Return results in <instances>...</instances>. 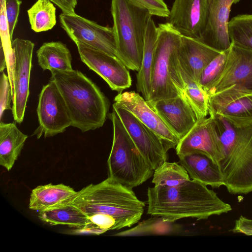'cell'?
<instances>
[{
    "label": "cell",
    "mask_w": 252,
    "mask_h": 252,
    "mask_svg": "<svg viewBox=\"0 0 252 252\" xmlns=\"http://www.w3.org/2000/svg\"><path fill=\"white\" fill-rule=\"evenodd\" d=\"M228 32L231 42L252 49V14L233 17L228 23Z\"/></svg>",
    "instance_id": "31"
},
{
    "label": "cell",
    "mask_w": 252,
    "mask_h": 252,
    "mask_svg": "<svg viewBox=\"0 0 252 252\" xmlns=\"http://www.w3.org/2000/svg\"><path fill=\"white\" fill-rule=\"evenodd\" d=\"M62 184L38 186L31 192L29 207L39 212L65 206L77 193Z\"/></svg>",
    "instance_id": "22"
},
{
    "label": "cell",
    "mask_w": 252,
    "mask_h": 252,
    "mask_svg": "<svg viewBox=\"0 0 252 252\" xmlns=\"http://www.w3.org/2000/svg\"><path fill=\"white\" fill-rule=\"evenodd\" d=\"M208 14V0H174L167 22L182 35L199 40Z\"/></svg>",
    "instance_id": "16"
},
{
    "label": "cell",
    "mask_w": 252,
    "mask_h": 252,
    "mask_svg": "<svg viewBox=\"0 0 252 252\" xmlns=\"http://www.w3.org/2000/svg\"><path fill=\"white\" fill-rule=\"evenodd\" d=\"M28 136L15 124L0 123V164L10 171L18 159Z\"/></svg>",
    "instance_id": "24"
},
{
    "label": "cell",
    "mask_w": 252,
    "mask_h": 252,
    "mask_svg": "<svg viewBox=\"0 0 252 252\" xmlns=\"http://www.w3.org/2000/svg\"><path fill=\"white\" fill-rule=\"evenodd\" d=\"M180 226L161 217L154 216L138 223L135 227L115 234L118 236L172 235L179 233Z\"/></svg>",
    "instance_id": "28"
},
{
    "label": "cell",
    "mask_w": 252,
    "mask_h": 252,
    "mask_svg": "<svg viewBox=\"0 0 252 252\" xmlns=\"http://www.w3.org/2000/svg\"><path fill=\"white\" fill-rule=\"evenodd\" d=\"M60 21L75 43H82L118 58L112 28L100 25L75 13H62Z\"/></svg>",
    "instance_id": "11"
},
{
    "label": "cell",
    "mask_w": 252,
    "mask_h": 252,
    "mask_svg": "<svg viewBox=\"0 0 252 252\" xmlns=\"http://www.w3.org/2000/svg\"><path fill=\"white\" fill-rule=\"evenodd\" d=\"M189 179L188 172L182 165L165 161L156 168L152 182L155 186L172 187Z\"/></svg>",
    "instance_id": "30"
},
{
    "label": "cell",
    "mask_w": 252,
    "mask_h": 252,
    "mask_svg": "<svg viewBox=\"0 0 252 252\" xmlns=\"http://www.w3.org/2000/svg\"><path fill=\"white\" fill-rule=\"evenodd\" d=\"M21 3L22 1L20 0H5L6 18L10 37L12 41L14 30L18 21Z\"/></svg>",
    "instance_id": "35"
},
{
    "label": "cell",
    "mask_w": 252,
    "mask_h": 252,
    "mask_svg": "<svg viewBox=\"0 0 252 252\" xmlns=\"http://www.w3.org/2000/svg\"><path fill=\"white\" fill-rule=\"evenodd\" d=\"M12 101V88L9 77L3 71L0 79V119L1 120L6 110H12L11 102Z\"/></svg>",
    "instance_id": "33"
},
{
    "label": "cell",
    "mask_w": 252,
    "mask_h": 252,
    "mask_svg": "<svg viewBox=\"0 0 252 252\" xmlns=\"http://www.w3.org/2000/svg\"><path fill=\"white\" fill-rule=\"evenodd\" d=\"M111 12L118 58L128 69L138 71L146 29L152 15L129 0H111Z\"/></svg>",
    "instance_id": "5"
},
{
    "label": "cell",
    "mask_w": 252,
    "mask_h": 252,
    "mask_svg": "<svg viewBox=\"0 0 252 252\" xmlns=\"http://www.w3.org/2000/svg\"><path fill=\"white\" fill-rule=\"evenodd\" d=\"M182 35L168 23L159 24L151 74L149 101L179 95L174 84L179 79L177 58Z\"/></svg>",
    "instance_id": "7"
},
{
    "label": "cell",
    "mask_w": 252,
    "mask_h": 252,
    "mask_svg": "<svg viewBox=\"0 0 252 252\" xmlns=\"http://www.w3.org/2000/svg\"><path fill=\"white\" fill-rule=\"evenodd\" d=\"M209 116H221L235 126L252 124V93L228 89L209 97Z\"/></svg>",
    "instance_id": "14"
},
{
    "label": "cell",
    "mask_w": 252,
    "mask_h": 252,
    "mask_svg": "<svg viewBox=\"0 0 252 252\" xmlns=\"http://www.w3.org/2000/svg\"><path fill=\"white\" fill-rule=\"evenodd\" d=\"M109 117L113 139L107 160L108 177L132 189L150 179L155 170L139 152L113 109Z\"/></svg>",
    "instance_id": "6"
},
{
    "label": "cell",
    "mask_w": 252,
    "mask_h": 252,
    "mask_svg": "<svg viewBox=\"0 0 252 252\" xmlns=\"http://www.w3.org/2000/svg\"><path fill=\"white\" fill-rule=\"evenodd\" d=\"M216 123L222 158L218 163L224 186L229 193L252 191V124L238 127L219 115L210 116Z\"/></svg>",
    "instance_id": "4"
},
{
    "label": "cell",
    "mask_w": 252,
    "mask_h": 252,
    "mask_svg": "<svg viewBox=\"0 0 252 252\" xmlns=\"http://www.w3.org/2000/svg\"><path fill=\"white\" fill-rule=\"evenodd\" d=\"M38 65L43 70H72L71 53L61 41L44 43L36 51Z\"/></svg>",
    "instance_id": "26"
},
{
    "label": "cell",
    "mask_w": 252,
    "mask_h": 252,
    "mask_svg": "<svg viewBox=\"0 0 252 252\" xmlns=\"http://www.w3.org/2000/svg\"><path fill=\"white\" fill-rule=\"evenodd\" d=\"M56 10L50 0H37L27 11L31 29L36 32L51 30L56 24Z\"/></svg>",
    "instance_id": "29"
},
{
    "label": "cell",
    "mask_w": 252,
    "mask_h": 252,
    "mask_svg": "<svg viewBox=\"0 0 252 252\" xmlns=\"http://www.w3.org/2000/svg\"><path fill=\"white\" fill-rule=\"evenodd\" d=\"M178 156L179 163L186 169L192 180L213 188L224 186L218 164L207 155L193 151Z\"/></svg>",
    "instance_id": "20"
},
{
    "label": "cell",
    "mask_w": 252,
    "mask_h": 252,
    "mask_svg": "<svg viewBox=\"0 0 252 252\" xmlns=\"http://www.w3.org/2000/svg\"><path fill=\"white\" fill-rule=\"evenodd\" d=\"M72 121L71 126L84 132L104 125L109 110L108 99L99 87L78 70L51 71Z\"/></svg>",
    "instance_id": "3"
},
{
    "label": "cell",
    "mask_w": 252,
    "mask_h": 252,
    "mask_svg": "<svg viewBox=\"0 0 252 252\" xmlns=\"http://www.w3.org/2000/svg\"><path fill=\"white\" fill-rule=\"evenodd\" d=\"M147 198L148 214L173 222L188 218L205 220L232 209L214 190L192 179L175 187H149Z\"/></svg>",
    "instance_id": "2"
},
{
    "label": "cell",
    "mask_w": 252,
    "mask_h": 252,
    "mask_svg": "<svg viewBox=\"0 0 252 252\" xmlns=\"http://www.w3.org/2000/svg\"><path fill=\"white\" fill-rule=\"evenodd\" d=\"M134 4L147 9L150 14L161 17H168L170 10L163 0H129Z\"/></svg>",
    "instance_id": "34"
},
{
    "label": "cell",
    "mask_w": 252,
    "mask_h": 252,
    "mask_svg": "<svg viewBox=\"0 0 252 252\" xmlns=\"http://www.w3.org/2000/svg\"><path fill=\"white\" fill-rule=\"evenodd\" d=\"M146 101L180 139L185 136L198 121L191 106L180 95L157 101Z\"/></svg>",
    "instance_id": "18"
},
{
    "label": "cell",
    "mask_w": 252,
    "mask_h": 252,
    "mask_svg": "<svg viewBox=\"0 0 252 252\" xmlns=\"http://www.w3.org/2000/svg\"><path fill=\"white\" fill-rule=\"evenodd\" d=\"M34 44L29 40L17 38L12 40V112L14 121L21 123L24 118L29 95V85Z\"/></svg>",
    "instance_id": "8"
},
{
    "label": "cell",
    "mask_w": 252,
    "mask_h": 252,
    "mask_svg": "<svg viewBox=\"0 0 252 252\" xmlns=\"http://www.w3.org/2000/svg\"><path fill=\"white\" fill-rule=\"evenodd\" d=\"M177 64L183 86V93L181 96L191 106L198 121L202 120L209 115V96L190 74L180 60L178 55Z\"/></svg>",
    "instance_id": "25"
},
{
    "label": "cell",
    "mask_w": 252,
    "mask_h": 252,
    "mask_svg": "<svg viewBox=\"0 0 252 252\" xmlns=\"http://www.w3.org/2000/svg\"><path fill=\"white\" fill-rule=\"evenodd\" d=\"M241 0H208L207 22L199 40L220 51L228 49L231 41L228 32L232 5Z\"/></svg>",
    "instance_id": "19"
},
{
    "label": "cell",
    "mask_w": 252,
    "mask_h": 252,
    "mask_svg": "<svg viewBox=\"0 0 252 252\" xmlns=\"http://www.w3.org/2000/svg\"><path fill=\"white\" fill-rule=\"evenodd\" d=\"M38 218L51 225H63L81 229L91 224L83 213L70 205L39 212Z\"/></svg>",
    "instance_id": "27"
},
{
    "label": "cell",
    "mask_w": 252,
    "mask_h": 252,
    "mask_svg": "<svg viewBox=\"0 0 252 252\" xmlns=\"http://www.w3.org/2000/svg\"><path fill=\"white\" fill-rule=\"evenodd\" d=\"M114 103L129 111L157 134L167 150L176 147L180 138L172 132L138 93L134 91L120 93L115 96Z\"/></svg>",
    "instance_id": "15"
},
{
    "label": "cell",
    "mask_w": 252,
    "mask_h": 252,
    "mask_svg": "<svg viewBox=\"0 0 252 252\" xmlns=\"http://www.w3.org/2000/svg\"><path fill=\"white\" fill-rule=\"evenodd\" d=\"M75 44L82 62L99 75L112 90L120 93L131 86L128 68L119 58L82 43Z\"/></svg>",
    "instance_id": "12"
},
{
    "label": "cell",
    "mask_w": 252,
    "mask_h": 252,
    "mask_svg": "<svg viewBox=\"0 0 252 252\" xmlns=\"http://www.w3.org/2000/svg\"><path fill=\"white\" fill-rule=\"evenodd\" d=\"M62 11L63 13H75L77 0H50Z\"/></svg>",
    "instance_id": "37"
},
{
    "label": "cell",
    "mask_w": 252,
    "mask_h": 252,
    "mask_svg": "<svg viewBox=\"0 0 252 252\" xmlns=\"http://www.w3.org/2000/svg\"><path fill=\"white\" fill-rule=\"evenodd\" d=\"M39 125L32 135L37 139L63 133L72 125V121L64 100L54 82L49 81L43 86L37 107Z\"/></svg>",
    "instance_id": "9"
},
{
    "label": "cell",
    "mask_w": 252,
    "mask_h": 252,
    "mask_svg": "<svg viewBox=\"0 0 252 252\" xmlns=\"http://www.w3.org/2000/svg\"><path fill=\"white\" fill-rule=\"evenodd\" d=\"M113 109L139 152L154 170L167 161L168 150L157 134L126 109L114 103Z\"/></svg>",
    "instance_id": "13"
},
{
    "label": "cell",
    "mask_w": 252,
    "mask_h": 252,
    "mask_svg": "<svg viewBox=\"0 0 252 252\" xmlns=\"http://www.w3.org/2000/svg\"><path fill=\"white\" fill-rule=\"evenodd\" d=\"M175 149L178 156L198 151L207 155L218 163L223 156L214 119L210 116L198 121L180 139Z\"/></svg>",
    "instance_id": "17"
},
{
    "label": "cell",
    "mask_w": 252,
    "mask_h": 252,
    "mask_svg": "<svg viewBox=\"0 0 252 252\" xmlns=\"http://www.w3.org/2000/svg\"><path fill=\"white\" fill-rule=\"evenodd\" d=\"M221 52L199 40L182 35L178 56L198 82L203 69Z\"/></svg>",
    "instance_id": "21"
},
{
    "label": "cell",
    "mask_w": 252,
    "mask_h": 252,
    "mask_svg": "<svg viewBox=\"0 0 252 252\" xmlns=\"http://www.w3.org/2000/svg\"><path fill=\"white\" fill-rule=\"evenodd\" d=\"M231 88L252 93V49L232 42L221 71L206 93L209 96Z\"/></svg>",
    "instance_id": "10"
},
{
    "label": "cell",
    "mask_w": 252,
    "mask_h": 252,
    "mask_svg": "<svg viewBox=\"0 0 252 252\" xmlns=\"http://www.w3.org/2000/svg\"><path fill=\"white\" fill-rule=\"evenodd\" d=\"M157 38V27L152 17L146 29L141 67L136 75V89L146 101L150 99L151 74Z\"/></svg>",
    "instance_id": "23"
},
{
    "label": "cell",
    "mask_w": 252,
    "mask_h": 252,
    "mask_svg": "<svg viewBox=\"0 0 252 252\" xmlns=\"http://www.w3.org/2000/svg\"><path fill=\"white\" fill-rule=\"evenodd\" d=\"M229 49V48L221 52L202 71L198 83L206 92L221 71L226 62Z\"/></svg>",
    "instance_id": "32"
},
{
    "label": "cell",
    "mask_w": 252,
    "mask_h": 252,
    "mask_svg": "<svg viewBox=\"0 0 252 252\" xmlns=\"http://www.w3.org/2000/svg\"><path fill=\"white\" fill-rule=\"evenodd\" d=\"M66 205L83 213L91 223L88 226L100 234L136 223L145 206L132 189L108 177L98 184L83 188Z\"/></svg>",
    "instance_id": "1"
},
{
    "label": "cell",
    "mask_w": 252,
    "mask_h": 252,
    "mask_svg": "<svg viewBox=\"0 0 252 252\" xmlns=\"http://www.w3.org/2000/svg\"><path fill=\"white\" fill-rule=\"evenodd\" d=\"M231 231L248 236L252 235V219L241 216L236 220L235 225Z\"/></svg>",
    "instance_id": "36"
}]
</instances>
